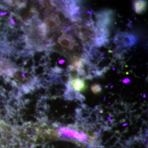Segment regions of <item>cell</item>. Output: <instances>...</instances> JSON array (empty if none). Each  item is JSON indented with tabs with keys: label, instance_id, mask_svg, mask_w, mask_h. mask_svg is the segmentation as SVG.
Wrapping results in <instances>:
<instances>
[{
	"label": "cell",
	"instance_id": "obj_13",
	"mask_svg": "<svg viewBox=\"0 0 148 148\" xmlns=\"http://www.w3.org/2000/svg\"><path fill=\"white\" fill-rule=\"evenodd\" d=\"M7 12H1V13H0V16H4V15H6V14H7Z\"/></svg>",
	"mask_w": 148,
	"mask_h": 148
},
{
	"label": "cell",
	"instance_id": "obj_3",
	"mask_svg": "<svg viewBox=\"0 0 148 148\" xmlns=\"http://www.w3.org/2000/svg\"><path fill=\"white\" fill-rule=\"evenodd\" d=\"M61 131L63 133H65V135L67 136L73 137L81 141V142L86 143L88 141V137L87 135L84 133L82 132H78L77 131H72L70 130L66 129V128H61Z\"/></svg>",
	"mask_w": 148,
	"mask_h": 148
},
{
	"label": "cell",
	"instance_id": "obj_11",
	"mask_svg": "<svg viewBox=\"0 0 148 148\" xmlns=\"http://www.w3.org/2000/svg\"><path fill=\"white\" fill-rule=\"evenodd\" d=\"M10 24L12 25H14L15 24V21H14V19L12 18H11L10 19Z\"/></svg>",
	"mask_w": 148,
	"mask_h": 148
},
{
	"label": "cell",
	"instance_id": "obj_8",
	"mask_svg": "<svg viewBox=\"0 0 148 148\" xmlns=\"http://www.w3.org/2000/svg\"><path fill=\"white\" fill-rule=\"evenodd\" d=\"M9 69V65L8 63L4 61H0V71H7Z\"/></svg>",
	"mask_w": 148,
	"mask_h": 148
},
{
	"label": "cell",
	"instance_id": "obj_2",
	"mask_svg": "<svg viewBox=\"0 0 148 148\" xmlns=\"http://www.w3.org/2000/svg\"><path fill=\"white\" fill-rule=\"evenodd\" d=\"M68 86L69 89H73L78 92L86 90L87 86L85 84L84 80L79 78L72 79L69 82Z\"/></svg>",
	"mask_w": 148,
	"mask_h": 148
},
{
	"label": "cell",
	"instance_id": "obj_5",
	"mask_svg": "<svg viewBox=\"0 0 148 148\" xmlns=\"http://www.w3.org/2000/svg\"><path fill=\"white\" fill-rule=\"evenodd\" d=\"M133 8L136 13L142 14L147 9V2L143 0L134 1L133 2Z\"/></svg>",
	"mask_w": 148,
	"mask_h": 148
},
{
	"label": "cell",
	"instance_id": "obj_15",
	"mask_svg": "<svg viewBox=\"0 0 148 148\" xmlns=\"http://www.w3.org/2000/svg\"><path fill=\"white\" fill-rule=\"evenodd\" d=\"M146 97V95L145 94H144V96H143V98H145Z\"/></svg>",
	"mask_w": 148,
	"mask_h": 148
},
{
	"label": "cell",
	"instance_id": "obj_6",
	"mask_svg": "<svg viewBox=\"0 0 148 148\" xmlns=\"http://www.w3.org/2000/svg\"><path fill=\"white\" fill-rule=\"evenodd\" d=\"M46 26L48 29L50 30L56 29L60 24V21L58 16H54L47 19Z\"/></svg>",
	"mask_w": 148,
	"mask_h": 148
},
{
	"label": "cell",
	"instance_id": "obj_12",
	"mask_svg": "<svg viewBox=\"0 0 148 148\" xmlns=\"http://www.w3.org/2000/svg\"><path fill=\"white\" fill-rule=\"evenodd\" d=\"M65 62V60H64V59H60L59 61H58V64H60V65H62L64 64Z\"/></svg>",
	"mask_w": 148,
	"mask_h": 148
},
{
	"label": "cell",
	"instance_id": "obj_14",
	"mask_svg": "<svg viewBox=\"0 0 148 148\" xmlns=\"http://www.w3.org/2000/svg\"><path fill=\"white\" fill-rule=\"evenodd\" d=\"M127 125V123H125V124L123 125V126H125V125Z\"/></svg>",
	"mask_w": 148,
	"mask_h": 148
},
{
	"label": "cell",
	"instance_id": "obj_10",
	"mask_svg": "<svg viewBox=\"0 0 148 148\" xmlns=\"http://www.w3.org/2000/svg\"><path fill=\"white\" fill-rule=\"evenodd\" d=\"M123 83L125 84H128L130 83L131 82V80L128 78H125L123 80Z\"/></svg>",
	"mask_w": 148,
	"mask_h": 148
},
{
	"label": "cell",
	"instance_id": "obj_9",
	"mask_svg": "<svg viewBox=\"0 0 148 148\" xmlns=\"http://www.w3.org/2000/svg\"><path fill=\"white\" fill-rule=\"evenodd\" d=\"M42 5L45 8H50L53 4L49 1H44L41 3Z\"/></svg>",
	"mask_w": 148,
	"mask_h": 148
},
{
	"label": "cell",
	"instance_id": "obj_7",
	"mask_svg": "<svg viewBox=\"0 0 148 148\" xmlns=\"http://www.w3.org/2000/svg\"><path fill=\"white\" fill-rule=\"evenodd\" d=\"M91 90L94 94H97L101 93L102 91V88L100 84H96L91 86Z\"/></svg>",
	"mask_w": 148,
	"mask_h": 148
},
{
	"label": "cell",
	"instance_id": "obj_1",
	"mask_svg": "<svg viewBox=\"0 0 148 148\" xmlns=\"http://www.w3.org/2000/svg\"><path fill=\"white\" fill-rule=\"evenodd\" d=\"M114 43H120L122 46L125 47H130L136 44L137 37L132 34L125 32L118 33L114 38Z\"/></svg>",
	"mask_w": 148,
	"mask_h": 148
},
{
	"label": "cell",
	"instance_id": "obj_4",
	"mask_svg": "<svg viewBox=\"0 0 148 148\" xmlns=\"http://www.w3.org/2000/svg\"><path fill=\"white\" fill-rule=\"evenodd\" d=\"M58 42L62 47L72 49L74 47L75 42L71 36L63 34L58 38Z\"/></svg>",
	"mask_w": 148,
	"mask_h": 148
}]
</instances>
